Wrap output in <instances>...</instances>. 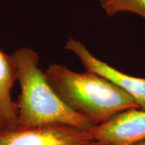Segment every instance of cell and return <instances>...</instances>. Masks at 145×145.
<instances>
[{"instance_id":"6da1fadb","label":"cell","mask_w":145,"mask_h":145,"mask_svg":"<svg viewBox=\"0 0 145 145\" xmlns=\"http://www.w3.org/2000/svg\"><path fill=\"white\" fill-rule=\"evenodd\" d=\"M10 57L21 89L16 102L18 127L61 124L89 131L95 127L86 117L69 108L53 90L39 66L37 52L21 48Z\"/></svg>"},{"instance_id":"7a4b0ae2","label":"cell","mask_w":145,"mask_h":145,"mask_svg":"<svg viewBox=\"0 0 145 145\" xmlns=\"http://www.w3.org/2000/svg\"><path fill=\"white\" fill-rule=\"evenodd\" d=\"M44 74L60 99L94 126L123 111L140 109L128 93L97 73L76 72L62 65L52 64Z\"/></svg>"},{"instance_id":"3957f363","label":"cell","mask_w":145,"mask_h":145,"mask_svg":"<svg viewBox=\"0 0 145 145\" xmlns=\"http://www.w3.org/2000/svg\"><path fill=\"white\" fill-rule=\"evenodd\" d=\"M89 131L61 124L0 131V145H88Z\"/></svg>"},{"instance_id":"277c9868","label":"cell","mask_w":145,"mask_h":145,"mask_svg":"<svg viewBox=\"0 0 145 145\" xmlns=\"http://www.w3.org/2000/svg\"><path fill=\"white\" fill-rule=\"evenodd\" d=\"M94 141L106 145H136L145 141V110L131 109L89 130Z\"/></svg>"},{"instance_id":"5b68a950","label":"cell","mask_w":145,"mask_h":145,"mask_svg":"<svg viewBox=\"0 0 145 145\" xmlns=\"http://www.w3.org/2000/svg\"><path fill=\"white\" fill-rule=\"evenodd\" d=\"M65 48L79 58L86 71L97 73L118 86L135 100L140 109L145 110V78L120 72L93 56L83 43L72 37L65 42Z\"/></svg>"},{"instance_id":"8992f818","label":"cell","mask_w":145,"mask_h":145,"mask_svg":"<svg viewBox=\"0 0 145 145\" xmlns=\"http://www.w3.org/2000/svg\"><path fill=\"white\" fill-rule=\"evenodd\" d=\"M16 81L17 70L12 58L0 50V131L18 127V108L11 99Z\"/></svg>"},{"instance_id":"52a82bcc","label":"cell","mask_w":145,"mask_h":145,"mask_svg":"<svg viewBox=\"0 0 145 145\" xmlns=\"http://www.w3.org/2000/svg\"><path fill=\"white\" fill-rule=\"evenodd\" d=\"M99 2L102 8L110 17L127 11L142 16L145 20V0H99Z\"/></svg>"},{"instance_id":"ba28073f","label":"cell","mask_w":145,"mask_h":145,"mask_svg":"<svg viewBox=\"0 0 145 145\" xmlns=\"http://www.w3.org/2000/svg\"><path fill=\"white\" fill-rule=\"evenodd\" d=\"M88 145H106V144H102V143H99V142H97V141H93V142H91L90 144H89Z\"/></svg>"},{"instance_id":"9c48e42d","label":"cell","mask_w":145,"mask_h":145,"mask_svg":"<svg viewBox=\"0 0 145 145\" xmlns=\"http://www.w3.org/2000/svg\"><path fill=\"white\" fill-rule=\"evenodd\" d=\"M136 145H145V141H143V142H141L140 144H138Z\"/></svg>"}]
</instances>
